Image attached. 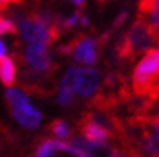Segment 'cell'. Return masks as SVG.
Masks as SVG:
<instances>
[{"label":"cell","mask_w":159,"mask_h":157,"mask_svg":"<svg viewBox=\"0 0 159 157\" xmlns=\"http://www.w3.org/2000/svg\"><path fill=\"white\" fill-rule=\"evenodd\" d=\"M132 88L135 95L154 101L159 96V48H149L140 59L132 74Z\"/></svg>","instance_id":"cell-1"},{"label":"cell","mask_w":159,"mask_h":157,"mask_svg":"<svg viewBox=\"0 0 159 157\" xmlns=\"http://www.w3.org/2000/svg\"><path fill=\"white\" fill-rule=\"evenodd\" d=\"M156 37L143 20L137 18V21L132 24V27L125 32V35L117 42L116 45V55L122 61H132L140 53L149 50L156 43Z\"/></svg>","instance_id":"cell-2"},{"label":"cell","mask_w":159,"mask_h":157,"mask_svg":"<svg viewBox=\"0 0 159 157\" xmlns=\"http://www.w3.org/2000/svg\"><path fill=\"white\" fill-rule=\"evenodd\" d=\"M5 101L7 106L10 109L11 116L15 117V120L20 124L23 128L27 130H35L42 122V112L37 111L31 103L27 96L18 88H8L5 91Z\"/></svg>","instance_id":"cell-3"},{"label":"cell","mask_w":159,"mask_h":157,"mask_svg":"<svg viewBox=\"0 0 159 157\" xmlns=\"http://www.w3.org/2000/svg\"><path fill=\"white\" fill-rule=\"evenodd\" d=\"M109 37V32L106 35H101L100 39H93L89 35H77L69 40V43L63 45L60 48V53L63 55H72L74 61L80 64H95L101 48L105 47V43Z\"/></svg>","instance_id":"cell-4"},{"label":"cell","mask_w":159,"mask_h":157,"mask_svg":"<svg viewBox=\"0 0 159 157\" xmlns=\"http://www.w3.org/2000/svg\"><path fill=\"white\" fill-rule=\"evenodd\" d=\"M48 43L32 42L24 50V66H29L39 72H53L52 55L48 51Z\"/></svg>","instance_id":"cell-5"},{"label":"cell","mask_w":159,"mask_h":157,"mask_svg":"<svg viewBox=\"0 0 159 157\" xmlns=\"http://www.w3.org/2000/svg\"><path fill=\"white\" fill-rule=\"evenodd\" d=\"M101 76L97 69L92 68H77L76 77H74V91L80 96L87 98L93 95L100 87Z\"/></svg>","instance_id":"cell-6"},{"label":"cell","mask_w":159,"mask_h":157,"mask_svg":"<svg viewBox=\"0 0 159 157\" xmlns=\"http://www.w3.org/2000/svg\"><path fill=\"white\" fill-rule=\"evenodd\" d=\"M0 79H2V84L7 88L13 87L16 80V64L13 58L5 56V55L0 58Z\"/></svg>","instance_id":"cell-7"},{"label":"cell","mask_w":159,"mask_h":157,"mask_svg":"<svg viewBox=\"0 0 159 157\" xmlns=\"http://www.w3.org/2000/svg\"><path fill=\"white\" fill-rule=\"evenodd\" d=\"M48 130H50V133H52L55 138H57V140L68 141L69 138L72 136V132H71L69 125L64 122V120H61V119H58V120L52 122L50 127H48Z\"/></svg>","instance_id":"cell-8"},{"label":"cell","mask_w":159,"mask_h":157,"mask_svg":"<svg viewBox=\"0 0 159 157\" xmlns=\"http://www.w3.org/2000/svg\"><path fill=\"white\" fill-rule=\"evenodd\" d=\"M153 11H159V0H140L138 2V18H143Z\"/></svg>","instance_id":"cell-9"},{"label":"cell","mask_w":159,"mask_h":157,"mask_svg":"<svg viewBox=\"0 0 159 157\" xmlns=\"http://www.w3.org/2000/svg\"><path fill=\"white\" fill-rule=\"evenodd\" d=\"M18 32V27L16 24L7 16L0 15V35H5V34H15Z\"/></svg>","instance_id":"cell-10"},{"label":"cell","mask_w":159,"mask_h":157,"mask_svg":"<svg viewBox=\"0 0 159 157\" xmlns=\"http://www.w3.org/2000/svg\"><path fill=\"white\" fill-rule=\"evenodd\" d=\"M72 98H74V90L60 88V93H58V104L60 106H69L72 103Z\"/></svg>","instance_id":"cell-11"},{"label":"cell","mask_w":159,"mask_h":157,"mask_svg":"<svg viewBox=\"0 0 159 157\" xmlns=\"http://www.w3.org/2000/svg\"><path fill=\"white\" fill-rule=\"evenodd\" d=\"M127 16H129V15H127V11H125V10H124V11H120V15L116 18V21L113 23V29H119V27H120V26H122V24L125 23Z\"/></svg>","instance_id":"cell-12"},{"label":"cell","mask_w":159,"mask_h":157,"mask_svg":"<svg viewBox=\"0 0 159 157\" xmlns=\"http://www.w3.org/2000/svg\"><path fill=\"white\" fill-rule=\"evenodd\" d=\"M11 3H23V0H0V11L7 10Z\"/></svg>","instance_id":"cell-13"},{"label":"cell","mask_w":159,"mask_h":157,"mask_svg":"<svg viewBox=\"0 0 159 157\" xmlns=\"http://www.w3.org/2000/svg\"><path fill=\"white\" fill-rule=\"evenodd\" d=\"M109 157H137V155H130V154H125V152H120V151L113 149L111 154H109Z\"/></svg>","instance_id":"cell-14"},{"label":"cell","mask_w":159,"mask_h":157,"mask_svg":"<svg viewBox=\"0 0 159 157\" xmlns=\"http://www.w3.org/2000/svg\"><path fill=\"white\" fill-rule=\"evenodd\" d=\"M149 27H151V31H153V34H154V37H156L157 43H159V20H157L154 24H151Z\"/></svg>","instance_id":"cell-15"},{"label":"cell","mask_w":159,"mask_h":157,"mask_svg":"<svg viewBox=\"0 0 159 157\" xmlns=\"http://www.w3.org/2000/svg\"><path fill=\"white\" fill-rule=\"evenodd\" d=\"M5 53H7V47H5V43H3L2 40H0V58H2Z\"/></svg>","instance_id":"cell-16"},{"label":"cell","mask_w":159,"mask_h":157,"mask_svg":"<svg viewBox=\"0 0 159 157\" xmlns=\"http://www.w3.org/2000/svg\"><path fill=\"white\" fill-rule=\"evenodd\" d=\"M80 24H82L84 27H87V26H89V20H87L85 16H80Z\"/></svg>","instance_id":"cell-17"},{"label":"cell","mask_w":159,"mask_h":157,"mask_svg":"<svg viewBox=\"0 0 159 157\" xmlns=\"http://www.w3.org/2000/svg\"><path fill=\"white\" fill-rule=\"evenodd\" d=\"M71 2L76 3V5H77V8H79V7H80V8H84V5H85V3H84V0H71Z\"/></svg>","instance_id":"cell-18"},{"label":"cell","mask_w":159,"mask_h":157,"mask_svg":"<svg viewBox=\"0 0 159 157\" xmlns=\"http://www.w3.org/2000/svg\"><path fill=\"white\" fill-rule=\"evenodd\" d=\"M97 2H98V3H105V2H106V0H97Z\"/></svg>","instance_id":"cell-19"}]
</instances>
